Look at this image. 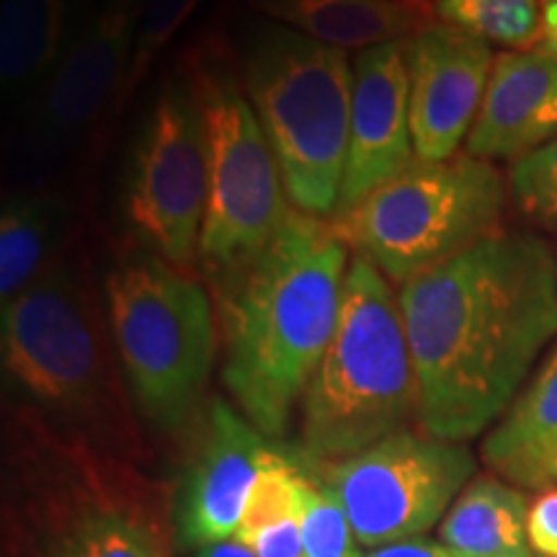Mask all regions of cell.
I'll return each instance as SVG.
<instances>
[{
  "mask_svg": "<svg viewBox=\"0 0 557 557\" xmlns=\"http://www.w3.org/2000/svg\"><path fill=\"white\" fill-rule=\"evenodd\" d=\"M406 41L369 47L354 58L351 124L336 214L357 207L416 160Z\"/></svg>",
  "mask_w": 557,
  "mask_h": 557,
  "instance_id": "cell-15",
  "label": "cell"
},
{
  "mask_svg": "<svg viewBox=\"0 0 557 557\" xmlns=\"http://www.w3.org/2000/svg\"><path fill=\"white\" fill-rule=\"evenodd\" d=\"M271 447L269 436L225 400L209 403L176 504L178 534L186 545L235 540L250 487Z\"/></svg>",
  "mask_w": 557,
  "mask_h": 557,
  "instance_id": "cell-14",
  "label": "cell"
},
{
  "mask_svg": "<svg viewBox=\"0 0 557 557\" xmlns=\"http://www.w3.org/2000/svg\"><path fill=\"white\" fill-rule=\"evenodd\" d=\"M94 0H0V94L29 111Z\"/></svg>",
  "mask_w": 557,
  "mask_h": 557,
  "instance_id": "cell-17",
  "label": "cell"
},
{
  "mask_svg": "<svg viewBox=\"0 0 557 557\" xmlns=\"http://www.w3.org/2000/svg\"><path fill=\"white\" fill-rule=\"evenodd\" d=\"M299 459L331 487L364 547L426 534L475 472V457L462 442L408 429L336 462H310L302 455Z\"/></svg>",
  "mask_w": 557,
  "mask_h": 557,
  "instance_id": "cell-10",
  "label": "cell"
},
{
  "mask_svg": "<svg viewBox=\"0 0 557 557\" xmlns=\"http://www.w3.org/2000/svg\"><path fill=\"white\" fill-rule=\"evenodd\" d=\"M145 0H101L29 109L26 145L34 158L54 160L94 143L124 103Z\"/></svg>",
  "mask_w": 557,
  "mask_h": 557,
  "instance_id": "cell-12",
  "label": "cell"
},
{
  "mask_svg": "<svg viewBox=\"0 0 557 557\" xmlns=\"http://www.w3.org/2000/svg\"><path fill=\"white\" fill-rule=\"evenodd\" d=\"M557 137V58L542 50L504 52L493 65L468 156L517 160Z\"/></svg>",
  "mask_w": 557,
  "mask_h": 557,
  "instance_id": "cell-16",
  "label": "cell"
},
{
  "mask_svg": "<svg viewBox=\"0 0 557 557\" xmlns=\"http://www.w3.org/2000/svg\"><path fill=\"white\" fill-rule=\"evenodd\" d=\"M434 13L438 24L517 52H527L542 39L540 0H434Z\"/></svg>",
  "mask_w": 557,
  "mask_h": 557,
  "instance_id": "cell-23",
  "label": "cell"
},
{
  "mask_svg": "<svg viewBox=\"0 0 557 557\" xmlns=\"http://www.w3.org/2000/svg\"><path fill=\"white\" fill-rule=\"evenodd\" d=\"M529 545L540 557H557V487H545L529 504Z\"/></svg>",
  "mask_w": 557,
  "mask_h": 557,
  "instance_id": "cell-27",
  "label": "cell"
},
{
  "mask_svg": "<svg viewBox=\"0 0 557 557\" xmlns=\"http://www.w3.org/2000/svg\"><path fill=\"white\" fill-rule=\"evenodd\" d=\"M483 459L498 475L529 491L557 483V346L487 434Z\"/></svg>",
  "mask_w": 557,
  "mask_h": 557,
  "instance_id": "cell-19",
  "label": "cell"
},
{
  "mask_svg": "<svg viewBox=\"0 0 557 557\" xmlns=\"http://www.w3.org/2000/svg\"><path fill=\"white\" fill-rule=\"evenodd\" d=\"M359 545L361 542L354 534L351 524H348L344 506L333 496L331 487L320 483L310 472L308 498H305L302 513L305 557H364Z\"/></svg>",
  "mask_w": 557,
  "mask_h": 557,
  "instance_id": "cell-24",
  "label": "cell"
},
{
  "mask_svg": "<svg viewBox=\"0 0 557 557\" xmlns=\"http://www.w3.org/2000/svg\"><path fill=\"white\" fill-rule=\"evenodd\" d=\"M398 3H418V0H398Z\"/></svg>",
  "mask_w": 557,
  "mask_h": 557,
  "instance_id": "cell-31",
  "label": "cell"
},
{
  "mask_svg": "<svg viewBox=\"0 0 557 557\" xmlns=\"http://www.w3.org/2000/svg\"><path fill=\"white\" fill-rule=\"evenodd\" d=\"M413 359L393 282L351 256L344 308L302 398L299 455L336 462L406 429L416 416Z\"/></svg>",
  "mask_w": 557,
  "mask_h": 557,
  "instance_id": "cell-4",
  "label": "cell"
},
{
  "mask_svg": "<svg viewBox=\"0 0 557 557\" xmlns=\"http://www.w3.org/2000/svg\"><path fill=\"white\" fill-rule=\"evenodd\" d=\"M504 207L506 181L491 160L416 158L331 222L354 253L406 284L498 233Z\"/></svg>",
  "mask_w": 557,
  "mask_h": 557,
  "instance_id": "cell-8",
  "label": "cell"
},
{
  "mask_svg": "<svg viewBox=\"0 0 557 557\" xmlns=\"http://www.w3.org/2000/svg\"><path fill=\"white\" fill-rule=\"evenodd\" d=\"M109 331L132 398L160 431L176 434L197 413L218 329L205 284L148 246L124 248L103 278Z\"/></svg>",
  "mask_w": 557,
  "mask_h": 557,
  "instance_id": "cell-6",
  "label": "cell"
},
{
  "mask_svg": "<svg viewBox=\"0 0 557 557\" xmlns=\"http://www.w3.org/2000/svg\"><path fill=\"white\" fill-rule=\"evenodd\" d=\"M364 557H465V555L455 553V549L444 545V542L416 537V540L389 542V545H382V547H372V553H364Z\"/></svg>",
  "mask_w": 557,
  "mask_h": 557,
  "instance_id": "cell-28",
  "label": "cell"
},
{
  "mask_svg": "<svg viewBox=\"0 0 557 557\" xmlns=\"http://www.w3.org/2000/svg\"><path fill=\"white\" fill-rule=\"evenodd\" d=\"M527 519L529 504L519 487L475 478L449 506L438 537L465 557H534Z\"/></svg>",
  "mask_w": 557,
  "mask_h": 557,
  "instance_id": "cell-21",
  "label": "cell"
},
{
  "mask_svg": "<svg viewBox=\"0 0 557 557\" xmlns=\"http://www.w3.org/2000/svg\"><path fill=\"white\" fill-rule=\"evenodd\" d=\"M310 472L302 459L271 447L243 508L235 540L256 557H305L302 513Z\"/></svg>",
  "mask_w": 557,
  "mask_h": 557,
  "instance_id": "cell-22",
  "label": "cell"
},
{
  "mask_svg": "<svg viewBox=\"0 0 557 557\" xmlns=\"http://www.w3.org/2000/svg\"><path fill=\"white\" fill-rule=\"evenodd\" d=\"M423 434L465 442L511 406L557 333V261L537 235L498 233L400 284Z\"/></svg>",
  "mask_w": 557,
  "mask_h": 557,
  "instance_id": "cell-1",
  "label": "cell"
},
{
  "mask_svg": "<svg viewBox=\"0 0 557 557\" xmlns=\"http://www.w3.org/2000/svg\"><path fill=\"white\" fill-rule=\"evenodd\" d=\"M406 65L416 158H455L483 107L496 65L491 47L436 21L406 41Z\"/></svg>",
  "mask_w": 557,
  "mask_h": 557,
  "instance_id": "cell-13",
  "label": "cell"
},
{
  "mask_svg": "<svg viewBox=\"0 0 557 557\" xmlns=\"http://www.w3.org/2000/svg\"><path fill=\"white\" fill-rule=\"evenodd\" d=\"M542 3V39L540 50L557 58V0H540Z\"/></svg>",
  "mask_w": 557,
  "mask_h": 557,
  "instance_id": "cell-29",
  "label": "cell"
},
{
  "mask_svg": "<svg viewBox=\"0 0 557 557\" xmlns=\"http://www.w3.org/2000/svg\"><path fill=\"white\" fill-rule=\"evenodd\" d=\"M238 65L292 207L333 220L348 150L354 60L338 47L261 21L243 39Z\"/></svg>",
  "mask_w": 557,
  "mask_h": 557,
  "instance_id": "cell-5",
  "label": "cell"
},
{
  "mask_svg": "<svg viewBox=\"0 0 557 557\" xmlns=\"http://www.w3.org/2000/svg\"><path fill=\"white\" fill-rule=\"evenodd\" d=\"M508 191L524 218L557 227V137L513 160Z\"/></svg>",
  "mask_w": 557,
  "mask_h": 557,
  "instance_id": "cell-25",
  "label": "cell"
},
{
  "mask_svg": "<svg viewBox=\"0 0 557 557\" xmlns=\"http://www.w3.org/2000/svg\"><path fill=\"white\" fill-rule=\"evenodd\" d=\"M3 377L34 421L109 457L137 451L111 331L86 276L62 259L0 310Z\"/></svg>",
  "mask_w": 557,
  "mask_h": 557,
  "instance_id": "cell-3",
  "label": "cell"
},
{
  "mask_svg": "<svg viewBox=\"0 0 557 557\" xmlns=\"http://www.w3.org/2000/svg\"><path fill=\"white\" fill-rule=\"evenodd\" d=\"M209 191L207 127L194 83L169 81L145 114L124 176L122 209L139 246L191 269Z\"/></svg>",
  "mask_w": 557,
  "mask_h": 557,
  "instance_id": "cell-11",
  "label": "cell"
},
{
  "mask_svg": "<svg viewBox=\"0 0 557 557\" xmlns=\"http://www.w3.org/2000/svg\"><path fill=\"white\" fill-rule=\"evenodd\" d=\"M348 250L331 220L292 209L276 238L218 289L222 380L263 436L287 431L336 333Z\"/></svg>",
  "mask_w": 557,
  "mask_h": 557,
  "instance_id": "cell-2",
  "label": "cell"
},
{
  "mask_svg": "<svg viewBox=\"0 0 557 557\" xmlns=\"http://www.w3.org/2000/svg\"><path fill=\"white\" fill-rule=\"evenodd\" d=\"M191 73L205 111L209 158L199 263L220 289L276 238L295 207L243 81H235L225 39L209 34L199 41Z\"/></svg>",
  "mask_w": 557,
  "mask_h": 557,
  "instance_id": "cell-7",
  "label": "cell"
},
{
  "mask_svg": "<svg viewBox=\"0 0 557 557\" xmlns=\"http://www.w3.org/2000/svg\"><path fill=\"white\" fill-rule=\"evenodd\" d=\"M41 483L34 493L24 557H169L152 500L120 457L73 442L34 421Z\"/></svg>",
  "mask_w": 557,
  "mask_h": 557,
  "instance_id": "cell-9",
  "label": "cell"
},
{
  "mask_svg": "<svg viewBox=\"0 0 557 557\" xmlns=\"http://www.w3.org/2000/svg\"><path fill=\"white\" fill-rule=\"evenodd\" d=\"M250 5L305 37L359 52L387 41L410 39L436 24L429 0H250Z\"/></svg>",
  "mask_w": 557,
  "mask_h": 557,
  "instance_id": "cell-18",
  "label": "cell"
},
{
  "mask_svg": "<svg viewBox=\"0 0 557 557\" xmlns=\"http://www.w3.org/2000/svg\"><path fill=\"white\" fill-rule=\"evenodd\" d=\"M199 3L201 0H145L137 26L135 58H132L127 88H124V101H129L139 83L148 78L156 60L176 39V34L184 29L186 21L197 13Z\"/></svg>",
  "mask_w": 557,
  "mask_h": 557,
  "instance_id": "cell-26",
  "label": "cell"
},
{
  "mask_svg": "<svg viewBox=\"0 0 557 557\" xmlns=\"http://www.w3.org/2000/svg\"><path fill=\"white\" fill-rule=\"evenodd\" d=\"M197 557H256V555L250 553L243 542L225 540V542H214V545L199 547Z\"/></svg>",
  "mask_w": 557,
  "mask_h": 557,
  "instance_id": "cell-30",
  "label": "cell"
},
{
  "mask_svg": "<svg viewBox=\"0 0 557 557\" xmlns=\"http://www.w3.org/2000/svg\"><path fill=\"white\" fill-rule=\"evenodd\" d=\"M73 227L67 199L47 184L5 194L0 212V299L9 302L67 259Z\"/></svg>",
  "mask_w": 557,
  "mask_h": 557,
  "instance_id": "cell-20",
  "label": "cell"
}]
</instances>
